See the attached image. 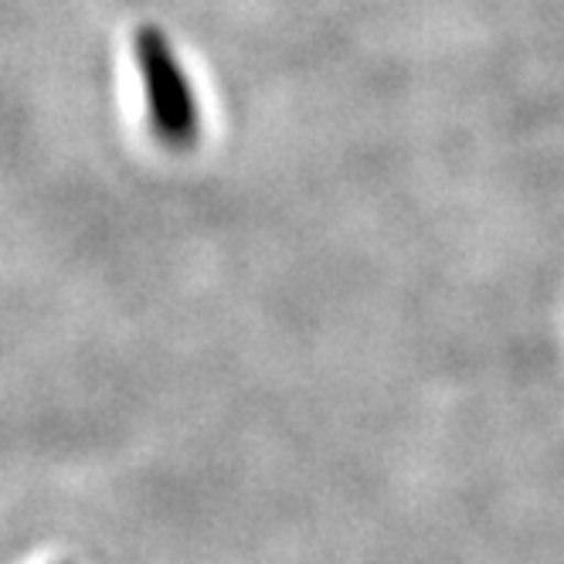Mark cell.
Segmentation results:
<instances>
[{
	"mask_svg": "<svg viewBox=\"0 0 564 564\" xmlns=\"http://www.w3.org/2000/svg\"><path fill=\"white\" fill-rule=\"evenodd\" d=\"M133 45L153 137L174 150L191 147L200 133V109L191 89V78L181 58L174 55L167 34L156 28H140Z\"/></svg>",
	"mask_w": 564,
	"mask_h": 564,
	"instance_id": "obj_1",
	"label": "cell"
}]
</instances>
